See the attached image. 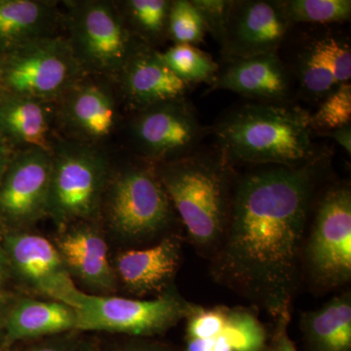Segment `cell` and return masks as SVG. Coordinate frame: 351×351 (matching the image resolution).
Here are the masks:
<instances>
[{
	"instance_id": "obj_1",
	"label": "cell",
	"mask_w": 351,
	"mask_h": 351,
	"mask_svg": "<svg viewBox=\"0 0 351 351\" xmlns=\"http://www.w3.org/2000/svg\"><path fill=\"white\" fill-rule=\"evenodd\" d=\"M324 154L301 167L258 166L235 178L225 232L210 258L217 282L289 324Z\"/></svg>"
},
{
	"instance_id": "obj_2",
	"label": "cell",
	"mask_w": 351,
	"mask_h": 351,
	"mask_svg": "<svg viewBox=\"0 0 351 351\" xmlns=\"http://www.w3.org/2000/svg\"><path fill=\"white\" fill-rule=\"evenodd\" d=\"M217 147L232 165L301 167L318 154L311 113L290 103L246 104L212 128Z\"/></svg>"
},
{
	"instance_id": "obj_3",
	"label": "cell",
	"mask_w": 351,
	"mask_h": 351,
	"mask_svg": "<svg viewBox=\"0 0 351 351\" xmlns=\"http://www.w3.org/2000/svg\"><path fill=\"white\" fill-rule=\"evenodd\" d=\"M154 168L189 241L200 255L211 258L230 216L237 178L232 164L216 147Z\"/></svg>"
},
{
	"instance_id": "obj_4",
	"label": "cell",
	"mask_w": 351,
	"mask_h": 351,
	"mask_svg": "<svg viewBox=\"0 0 351 351\" xmlns=\"http://www.w3.org/2000/svg\"><path fill=\"white\" fill-rule=\"evenodd\" d=\"M47 216L61 228L92 221L101 214L112 167L107 154L93 144L55 143Z\"/></svg>"
},
{
	"instance_id": "obj_5",
	"label": "cell",
	"mask_w": 351,
	"mask_h": 351,
	"mask_svg": "<svg viewBox=\"0 0 351 351\" xmlns=\"http://www.w3.org/2000/svg\"><path fill=\"white\" fill-rule=\"evenodd\" d=\"M101 210L113 233L128 242L160 237L177 215L154 164H128L110 176Z\"/></svg>"
},
{
	"instance_id": "obj_6",
	"label": "cell",
	"mask_w": 351,
	"mask_h": 351,
	"mask_svg": "<svg viewBox=\"0 0 351 351\" xmlns=\"http://www.w3.org/2000/svg\"><path fill=\"white\" fill-rule=\"evenodd\" d=\"M66 40L87 75L117 80L140 41L127 27L119 4L105 0L64 2Z\"/></svg>"
},
{
	"instance_id": "obj_7",
	"label": "cell",
	"mask_w": 351,
	"mask_h": 351,
	"mask_svg": "<svg viewBox=\"0 0 351 351\" xmlns=\"http://www.w3.org/2000/svg\"><path fill=\"white\" fill-rule=\"evenodd\" d=\"M8 93L56 103L87 75L66 38L45 36L0 57Z\"/></svg>"
},
{
	"instance_id": "obj_8",
	"label": "cell",
	"mask_w": 351,
	"mask_h": 351,
	"mask_svg": "<svg viewBox=\"0 0 351 351\" xmlns=\"http://www.w3.org/2000/svg\"><path fill=\"white\" fill-rule=\"evenodd\" d=\"M302 267L316 290H335L350 282L351 191L346 184L332 186L321 196L304 239Z\"/></svg>"
},
{
	"instance_id": "obj_9",
	"label": "cell",
	"mask_w": 351,
	"mask_h": 351,
	"mask_svg": "<svg viewBox=\"0 0 351 351\" xmlns=\"http://www.w3.org/2000/svg\"><path fill=\"white\" fill-rule=\"evenodd\" d=\"M193 306L174 285L151 300L87 294L82 307L76 309L77 331L156 336L186 319Z\"/></svg>"
},
{
	"instance_id": "obj_10",
	"label": "cell",
	"mask_w": 351,
	"mask_h": 351,
	"mask_svg": "<svg viewBox=\"0 0 351 351\" xmlns=\"http://www.w3.org/2000/svg\"><path fill=\"white\" fill-rule=\"evenodd\" d=\"M129 128L138 156L154 165L195 154L208 132L184 99L138 110Z\"/></svg>"
},
{
	"instance_id": "obj_11",
	"label": "cell",
	"mask_w": 351,
	"mask_h": 351,
	"mask_svg": "<svg viewBox=\"0 0 351 351\" xmlns=\"http://www.w3.org/2000/svg\"><path fill=\"white\" fill-rule=\"evenodd\" d=\"M7 267L21 282L48 300L80 309L86 293L76 287L53 242L25 230L4 237Z\"/></svg>"
},
{
	"instance_id": "obj_12",
	"label": "cell",
	"mask_w": 351,
	"mask_h": 351,
	"mask_svg": "<svg viewBox=\"0 0 351 351\" xmlns=\"http://www.w3.org/2000/svg\"><path fill=\"white\" fill-rule=\"evenodd\" d=\"M52 169L51 152L22 149L14 154L0 182V219L20 232L47 216Z\"/></svg>"
},
{
	"instance_id": "obj_13",
	"label": "cell",
	"mask_w": 351,
	"mask_h": 351,
	"mask_svg": "<svg viewBox=\"0 0 351 351\" xmlns=\"http://www.w3.org/2000/svg\"><path fill=\"white\" fill-rule=\"evenodd\" d=\"M186 328L184 351H265L267 330L247 307L193 306Z\"/></svg>"
},
{
	"instance_id": "obj_14",
	"label": "cell",
	"mask_w": 351,
	"mask_h": 351,
	"mask_svg": "<svg viewBox=\"0 0 351 351\" xmlns=\"http://www.w3.org/2000/svg\"><path fill=\"white\" fill-rule=\"evenodd\" d=\"M291 27L281 0H234L221 46L223 59L277 53Z\"/></svg>"
},
{
	"instance_id": "obj_15",
	"label": "cell",
	"mask_w": 351,
	"mask_h": 351,
	"mask_svg": "<svg viewBox=\"0 0 351 351\" xmlns=\"http://www.w3.org/2000/svg\"><path fill=\"white\" fill-rule=\"evenodd\" d=\"M87 76L55 103V112L73 141L95 145L114 131L117 108L110 88Z\"/></svg>"
},
{
	"instance_id": "obj_16",
	"label": "cell",
	"mask_w": 351,
	"mask_h": 351,
	"mask_svg": "<svg viewBox=\"0 0 351 351\" xmlns=\"http://www.w3.org/2000/svg\"><path fill=\"white\" fill-rule=\"evenodd\" d=\"M62 230L53 243L73 280L95 295L114 292L119 283L103 233L91 221L73 223Z\"/></svg>"
},
{
	"instance_id": "obj_17",
	"label": "cell",
	"mask_w": 351,
	"mask_h": 351,
	"mask_svg": "<svg viewBox=\"0 0 351 351\" xmlns=\"http://www.w3.org/2000/svg\"><path fill=\"white\" fill-rule=\"evenodd\" d=\"M295 76L302 93L313 101H322L350 82V38L332 32L314 36L298 56Z\"/></svg>"
},
{
	"instance_id": "obj_18",
	"label": "cell",
	"mask_w": 351,
	"mask_h": 351,
	"mask_svg": "<svg viewBox=\"0 0 351 351\" xmlns=\"http://www.w3.org/2000/svg\"><path fill=\"white\" fill-rule=\"evenodd\" d=\"M181 255V240L176 234L163 237L149 248L120 252L112 265L117 283L137 297H157L172 287Z\"/></svg>"
},
{
	"instance_id": "obj_19",
	"label": "cell",
	"mask_w": 351,
	"mask_h": 351,
	"mask_svg": "<svg viewBox=\"0 0 351 351\" xmlns=\"http://www.w3.org/2000/svg\"><path fill=\"white\" fill-rule=\"evenodd\" d=\"M117 82L129 107L135 112L184 99L189 88L166 66L158 50L141 43L127 60Z\"/></svg>"
},
{
	"instance_id": "obj_20",
	"label": "cell",
	"mask_w": 351,
	"mask_h": 351,
	"mask_svg": "<svg viewBox=\"0 0 351 351\" xmlns=\"http://www.w3.org/2000/svg\"><path fill=\"white\" fill-rule=\"evenodd\" d=\"M210 91L228 90L263 103H289L291 73L277 53L228 60Z\"/></svg>"
},
{
	"instance_id": "obj_21",
	"label": "cell",
	"mask_w": 351,
	"mask_h": 351,
	"mask_svg": "<svg viewBox=\"0 0 351 351\" xmlns=\"http://www.w3.org/2000/svg\"><path fill=\"white\" fill-rule=\"evenodd\" d=\"M49 101L7 93L0 101V136L7 144L52 151L56 112Z\"/></svg>"
},
{
	"instance_id": "obj_22",
	"label": "cell",
	"mask_w": 351,
	"mask_h": 351,
	"mask_svg": "<svg viewBox=\"0 0 351 351\" xmlns=\"http://www.w3.org/2000/svg\"><path fill=\"white\" fill-rule=\"evenodd\" d=\"M2 325L7 341H24L77 331V311L63 302L22 298L7 309Z\"/></svg>"
},
{
	"instance_id": "obj_23",
	"label": "cell",
	"mask_w": 351,
	"mask_h": 351,
	"mask_svg": "<svg viewBox=\"0 0 351 351\" xmlns=\"http://www.w3.org/2000/svg\"><path fill=\"white\" fill-rule=\"evenodd\" d=\"M60 19L56 2L0 0V53L5 54L29 41L54 36Z\"/></svg>"
},
{
	"instance_id": "obj_24",
	"label": "cell",
	"mask_w": 351,
	"mask_h": 351,
	"mask_svg": "<svg viewBox=\"0 0 351 351\" xmlns=\"http://www.w3.org/2000/svg\"><path fill=\"white\" fill-rule=\"evenodd\" d=\"M302 331L311 351H351V295H336L302 314Z\"/></svg>"
},
{
	"instance_id": "obj_25",
	"label": "cell",
	"mask_w": 351,
	"mask_h": 351,
	"mask_svg": "<svg viewBox=\"0 0 351 351\" xmlns=\"http://www.w3.org/2000/svg\"><path fill=\"white\" fill-rule=\"evenodd\" d=\"M172 0H126L119 3L134 38L154 47L168 38Z\"/></svg>"
},
{
	"instance_id": "obj_26",
	"label": "cell",
	"mask_w": 351,
	"mask_h": 351,
	"mask_svg": "<svg viewBox=\"0 0 351 351\" xmlns=\"http://www.w3.org/2000/svg\"><path fill=\"white\" fill-rule=\"evenodd\" d=\"M160 54L166 66L189 86L202 82L213 84L219 71L213 58L191 44H174Z\"/></svg>"
},
{
	"instance_id": "obj_27",
	"label": "cell",
	"mask_w": 351,
	"mask_h": 351,
	"mask_svg": "<svg viewBox=\"0 0 351 351\" xmlns=\"http://www.w3.org/2000/svg\"><path fill=\"white\" fill-rule=\"evenodd\" d=\"M290 24L331 25L348 22L350 0H281Z\"/></svg>"
},
{
	"instance_id": "obj_28",
	"label": "cell",
	"mask_w": 351,
	"mask_h": 351,
	"mask_svg": "<svg viewBox=\"0 0 351 351\" xmlns=\"http://www.w3.org/2000/svg\"><path fill=\"white\" fill-rule=\"evenodd\" d=\"M206 29L191 0H172L168 18V38L175 44L198 45L204 40Z\"/></svg>"
},
{
	"instance_id": "obj_29",
	"label": "cell",
	"mask_w": 351,
	"mask_h": 351,
	"mask_svg": "<svg viewBox=\"0 0 351 351\" xmlns=\"http://www.w3.org/2000/svg\"><path fill=\"white\" fill-rule=\"evenodd\" d=\"M350 123L351 84L348 82L324 99L318 110L311 114V126L313 132L322 135Z\"/></svg>"
},
{
	"instance_id": "obj_30",
	"label": "cell",
	"mask_w": 351,
	"mask_h": 351,
	"mask_svg": "<svg viewBox=\"0 0 351 351\" xmlns=\"http://www.w3.org/2000/svg\"><path fill=\"white\" fill-rule=\"evenodd\" d=\"M199 12L206 32L221 46L234 0H191Z\"/></svg>"
},
{
	"instance_id": "obj_31",
	"label": "cell",
	"mask_w": 351,
	"mask_h": 351,
	"mask_svg": "<svg viewBox=\"0 0 351 351\" xmlns=\"http://www.w3.org/2000/svg\"><path fill=\"white\" fill-rule=\"evenodd\" d=\"M288 324L278 323L271 343L265 348V351H298L295 343L291 341L287 334Z\"/></svg>"
},
{
	"instance_id": "obj_32",
	"label": "cell",
	"mask_w": 351,
	"mask_h": 351,
	"mask_svg": "<svg viewBox=\"0 0 351 351\" xmlns=\"http://www.w3.org/2000/svg\"><path fill=\"white\" fill-rule=\"evenodd\" d=\"M322 136L332 138L335 142L345 149L346 154H351V125H346L335 130L326 132Z\"/></svg>"
},
{
	"instance_id": "obj_33",
	"label": "cell",
	"mask_w": 351,
	"mask_h": 351,
	"mask_svg": "<svg viewBox=\"0 0 351 351\" xmlns=\"http://www.w3.org/2000/svg\"><path fill=\"white\" fill-rule=\"evenodd\" d=\"M13 156L10 145L0 136V182L5 174Z\"/></svg>"
},
{
	"instance_id": "obj_34",
	"label": "cell",
	"mask_w": 351,
	"mask_h": 351,
	"mask_svg": "<svg viewBox=\"0 0 351 351\" xmlns=\"http://www.w3.org/2000/svg\"><path fill=\"white\" fill-rule=\"evenodd\" d=\"M29 351H76L73 346L64 345V343H40L32 346Z\"/></svg>"
},
{
	"instance_id": "obj_35",
	"label": "cell",
	"mask_w": 351,
	"mask_h": 351,
	"mask_svg": "<svg viewBox=\"0 0 351 351\" xmlns=\"http://www.w3.org/2000/svg\"><path fill=\"white\" fill-rule=\"evenodd\" d=\"M7 269H8V267H7L3 245H2V242H0V294H2V287H3L4 282H5Z\"/></svg>"
},
{
	"instance_id": "obj_36",
	"label": "cell",
	"mask_w": 351,
	"mask_h": 351,
	"mask_svg": "<svg viewBox=\"0 0 351 351\" xmlns=\"http://www.w3.org/2000/svg\"><path fill=\"white\" fill-rule=\"evenodd\" d=\"M117 351H167L163 348L151 345H145V343H135V345H129L120 348Z\"/></svg>"
},
{
	"instance_id": "obj_37",
	"label": "cell",
	"mask_w": 351,
	"mask_h": 351,
	"mask_svg": "<svg viewBox=\"0 0 351 351\" xmlns=\"http://www.w3.org/2000/svg\"><path fill=\"white\" fill-rule=\"evenodd\" d=\"M7 309H8V306H7V302L5 298L3 297V295L0 294V323H3L4 317H5V314Z\"/></svg>"
},
{
	"instance_id": "obj_38",
	"label": "cell",
	"mask_w": 351,
	"mask_h": 351,
	"mask_svg": "<svg viewBox=\"0 0 351 351\" xmlns=\"http://www.w3.org/2000/svg\"><path fill=\"white\" fill-rule=\"evenodd\" d=\"M7 93L5 87H4L3 76H2L1 61H0V101L3 98L4 95Z\"/></svg>"
},
{
	"instance_id": "obj_39",
	"label": "cell",
	"mask_w": 351,
	"mask_h": 351,
	"mask_svg": "<svg viewBox=\"0 0 351 351\" xmlns=\"http://www.w3.org/2000/svg\"><path fill=\"white\" fill-rule=\"evenodd\" d=\"M0 351H4V350H0Z\"/></svg>"
}]
</instances>
